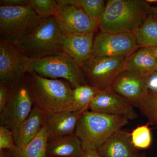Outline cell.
I'll use <instances>...</instances> for the list:
<instances>
[{"instance_id": "6da1fadb", "label": "cell", "mask_w": 157, "mask_h": 157, "mask_svg": "<svg viewBox=\"0 0 157 157\" xmlns=\"http://www.w3.org/2000/svg\"><path fill=\"white\" fill-rule=\"evenodd\" d=\"M147 1L108 0L98 26L101 31L134 34L151 15Z\"/></svg>"}, {"instance_id": "7a4b0ae2", "label": "cell", "mask_w": 157, "mask_h": 157, "mask_svg": "<svg viewBox=\"0 0 157 157\" xmlns=\"http://www.w3.org/2000/svg\"><path fill=\"white\" fill-rule=\"evenodd\" d=\"M34 106L45 113L71 111L73 87L66 80L51 79L35 73L25 75Z\"/></svg>"}, {"instance_id": "3957f363", "label": "cell", "mask_w": 157, "mask_h": 157, "mask_svg": "<svg viewBox=\"0 0 157 157\" xmlns=\"http://www.w3.org/2000/svg\"><path fill=\"white\" fill-rule=\"evenodd\" d=\"M124 117L108 115L87 110L79 117L75 134L83 150H98L115 132L128 124Z\"/></svg>"}, {"instance_id": "277c9868", "label": "cell", "mask_w": 157, "mask_h": 157, "mask_svg": "<svg viewBox=\"0 0 157 157\" xmlns=\"http://www.w3.org/2000/svg\"><path fill=\"white\" fill-rule=\"evenodd\" d=\"M62 33L54 16L42 20L32 32L15 44L29 59H36L63 52Z\"/></svg>"}, {"instance_id": "5b68a950", "label": "cell", "mask_w": 157, "mask_h": 157, "mask_svg": "<svg viewBox=\"0 0 157 157\" xmlns=\"http://www.w3.org/2000/svg\"><path fill=\"white\" fill-rule=\"evenodd\" d=\"M28 73L42 77L67 80L75 88L86 84L82 68L71 57L63 52L36 59H29Z\"/></svg>"}, {"instance_id": "8992f818", "label": "cell", "mask_w": 157, "mask_h": 157, "mask_svg": "<svg viewBox=\"0 0 157 157\" xmlns=\"http://www.w3.org/2000/svg\"><path fill=\"white\" fill-rule=\"evenodd\" d=\"M44 18L29 6H0L1 39L17 44Z\"/></svg>"}, {"instance_id": "52a82bcc", "label": "cell", "mask_w": 157, "mask_h": 157, "mask_svg": "<svg viewBox=\"0 0 157 157\" xmlns=\"http://www.w3.org/2000/svg\"><path fill=\"white\" fill-rule=\"evenodd\" d=\"M34 107L25 76L11 86L9 101L0 113V124L15 132L29 115Z\"/></svg>"}, {"instance_id": "ba28073f", "label": "cell", "mask_w": 157, "mask_h": 157, "mask_svg": "<svg viewBox=\"0 0 157 157\" xmlns=\"http://www.w3.org/2000/svg\"><path fill=\"white\" fill-rule=\"evenodd\" d=\"M126 58L92 56L82 67L86 84L100 91L109 89L119 74L125 70Z\"/></svg>"}, {"instance_id": "9c48e42d", "label": "cell", "mask_w": 157, "mask_h": 157, "mask_svg": "<svg viewBox=\"0 0 157 157\" xmlns=\"http://www.w3.org/2000/svg\"><path fill=\"white\" fill-rule=\"evenodd\" d=\"M140 48L134 34L101 31L94 39L92 56L126 58Z\"/></svg>"}, {"instance_id": "30bf717a", "label": "cell", "mask_w": 157, "mask_h": 157, "mask_svg": "<svg viewBox=\"0 0 157 157\" xmlns=\"http://www.w3.org/2000/svg\"><path fill=\"white\" fill-rule=\"evenodd\" d=\"M28 60L15 44L0 39V84L11 86L23 78Z\"/></svg>"}, {"instance_id": "8fae6325", "label": "cell", "mask_w": 157, "mask_h": 157, "mask_svg": "<svg viewBox=\"0 0 157 157\" xmlns=\"http://www.w3.org/2000/svg\"><path fill=\"white\" fill-rule=\"evenodd\" d=\"M53 16L63 34L94 33L99 28L95 21L74 5L62 6Z\"/></svg>"}, {"instance_id": "7c38bea8", "label": "cell", "mask_w": 157, "mask_h": 157, "mask_svg": "<svg viewBox=\"0 0 157 157\" xmlns=\"http://www.w3.org/2000/svg\"><path fill=\"white\" fill-rule=\"evenodd\" d=\"M147 78L140 73L124 70L119 74L109 89L138 108L148 92Z\"/></svg>"}, {"instance_id": "4fadbf2b", "label": "cell", "mask_w": 157, "mask_h": 157, "mask_svg": "<svg viewBox=\"0 0 157 157\" xmlns=\"http://www.w3.org/2000/svg\"><path fill=\"white\" fill-rule=\"evenodd\" d=\"M135 107L125 98L108 89L100 91L90 104L91 111L108 115L124 117L129 120L137 117Z\"/></svg>"}, {"instance_id": "5bb4252c", "label": "cell", "mask_w": 157, "mask_h": 157, "mask_svg": "<svg viewBox=\"0 0 157 157\" xmlns=\"http://www.w3.org/2000/svg\"><path fill=\"white\" fill-rule=\"evenodd\" d=\"M94 33L83 34L62 33L63 51L82 67L92 56Z\"/></svg>"}, {"instance_id": "9a60e30c", "label": "cell", "mask_w": 157, "mask_h": 157, "mask_svg": "<svg viewBox=\"0 0 157 157\" xmlns=\"http://www.w3.org/2000/svg\"><path fill=\"white\" fill-rule=\"evenodd\" d=\"M82 113L67 111L45 113V124L49 136L48 140L74 134Z\"/></svg>"}, {"instance_id": "2e32d148", "label": "cell", "mask_w": 157, "mask_h": 157, "mask_svg": "<svg viewBox=\"0 0 157 157\" xmlns=\"http://www.w3.org/2000/svg\"><path fill=\"white\" fill-rule=\"evenodd\" d=\"M102 157H135L138 149L132 144L131 134L123 130L115 132L99 148Z\"/></svg>"}, {"instance_id": "e0dca14e", "label": "cell", "mask_w": 157, "mask_h": 157, "mask_svg": "<svg viewBox=\"0 0 157 157\" xmlns=\"http://www.w3.org/2000/svg\"><path fill=\"white\" fill-rule=\"evenodd\" d=\"M45 113L34 106L29 115L13 133L16 147L22 149L32 141L45 124Z\"/></svg>"}, {"instance_id": "ac0fdd59", "label": "cell", "mask_w": 157, "mask_h": 157, "mask_svg": "<svg viewBox=\"0 0 157 157\" xmlns=\"http://www.w3.org/2000/svg\"><path fill=\"white\" fill-rule=\"evenodd\" d=\"M125 70L148 76L157 72V61L151 48L140 47L126 58Z\"/></svg>"}, {"instance_id": "d6986e66", "label": "cell", "mask_w": 157, "mask_h": 157, "mask_svg": "<svg viewBox=\"0 0 157 157\" xmlns=\"http://www.w3.org/2000/svg\"><path fill=\"white\" fill-rule=\"evenodd\" d=\"M83 151L81 142L75 133L48 141V157H80Z\"/></svg>"}, {"instance_id": "ffe728a7", "label": "cell", "mask_w": 157, "mask_h": 157, "mask_svg": "<svg viewBox=\"0 0 157 157\" xmlns=\"http://www.w3.org/2000/svg\"><path fill=\"white\" fill-rule=\"evenodd\" d=\"M49 136L45 124L36 137L22 149L16 147L11 151L13 157H48L47 146Z\"/></svg>"}, {"instance_id": "44dd1931", "label": "cell", "mask_w": 157, "mask_h": 157, "mask_svg": "<svg viewBox=\"0 0 157 157\" xmlns=\"http://www.w3.org/2000/svg\"><path fill=\"white\" fill-rule=\"evenodd\" d=\"M100 91L97 87L87 84L78 86L72 92L71 112H81L88 110L90 104Z\"/></svg>"}, {"instance_id": "7402d4cb", "label": "cell", "mask_w": 157, "mask_h": 157, "mask_svg": "<svg viewBox=\"0 0 157 157\" xmlns=\"http://www.w3.org/2000/svg\"><path fill=\"white\" fill-rule=\"evenodd\" d=\"M140 47L152 48L157 46V20L149 15L134 33Z\"/></svg>"}, {"instance_id": "603a6c76", "label": "cell", "mask_w": 157, "mask_h": 157, "mask_svg": "<svg viewBox=\"0 0 157 157\" xmlns=\"http://www.w3.org/2000/svg\"><path fill=\"white\" fill-rule=\"evenodd\" d=\"M62 6L72 5L78 6L99 25L106 6L104 0H59Z\"/></svg>"}, {"instance_id": "cb8c5ba5", "label": "cell", "mask_w": 157, "mask_h": 157, "mask_svg": "<svg viewBox=\"0 0 157 157\" xmlns=\"http://www.w3.org/2000/svg\"><path fill=\"white\" fill-rule=\"evenodd\" d=\"M29 6L40 17L46 18L53 16L62 5L59 0H29Z\"/></svg>"}, {"instance_id": "d4e9b609", "label": "cell", "mask_w": 157, "mask_h": 157, "mask_svg": "<svg viewBox=\"0 0 157 157\" xmlns=\"http://www.w3.org/2000/svg\"><path fill=\"white\" fill-rule=\"evenodd\" d=\"M138 108L148 119V123L154 125L157 122V94L148 90Z\"/></svg>"}, {"instance_id": "484cf974", "label": "cell", "mask_w": 157, "mask_h": 157, "mask_svg": "<svg viewBox=\"0 0 157 157\" xmlns=\"http://www.w3.org/2000/svg\"><path fill=\"white\" fill-rule=\"evenodd\" d=\"M149 125V124L147 123L138 126L131 133L132 144L137 149L148 148L151 144L152 136Z\"/></svg>"}, {"instance_id": "4316f807", "label": "cell", "mask_w": 157, "mask_h": 157, "mask_svg": "<svg viewBox=\"0 0 157 157\" xmlns=\"http://www.w3.org/2000/svg\"><path fill=\"white\" fill-rule=\"evenodd\" d=\"M16 147L13 133L6 127L0 125V151H11Z\"/></svg>"}, {"instance_id": "83f0119b", "label": "cell", "mask_w": 157, "mask_h": 157, "mask_svg": "<svg viewBox=\"0 0 157 157\" xmlns=\"http://www.w3.org/2000/svg\"><path fill=\"white\" fill-rule=\"evenodd\" d=\"M11 86L0 84V113L6 107L10 97Z\"/></svg>"}, {"instance_id": "f1b7e54d", "label": "cell", "mask_w": 157, "mask_h": 157, "mask_svg": "<svg viewBox=\"0 0 157 157\" xmlns=\"http://www.w3.org/2000/svg\"><path fill=\"white\" fill-rule=\"evenodd\" d=\"M29 0H1L0 6L19 7L29 6Z\"/></svg>"}, {"instance_id": "f546056e", "label": "cell", "mask_w": 157, "mask_h": 157, "mask_svg": "<svg viewBox=\"0 0 157 157\" xmlns=\"http://www.w3.org/2000/svg\"><path fill=\"white\" fill-rule=\"evenodd\" d=\"M147 85L149 91L157 94V72L147 76Z\"/></svg>"}, {"instance_id": "4dcf8cb0", "label": "cell", "mask_w": 157, "mask_h": 157, "mask_svg": "<svg viewBox=\"0 0 157 157\" xmlns=\"http://www.w3.org/2000/svg\"><path fill=\"white\" fill-rule=\"evenodd\" d=\"M80 157H102L98 153L97 150H83V153Z\"/></svg>"}, {"instance_id": "1f68e13d", "label": "cell", "mask_w": 157, "mask_h": 157, "mask_svg": "<svg viewBox=\"0 0 157 157\" xmlns=\"http://www.w3.org/2000/svg\"><path fill=\"white\" fill-rule=\"evenodd\" d=\"M151 15L153 16L157 20V5L156 6H151Z\"/></svg>"}, {"instance_id": "d6a6232c", "label": "cell", "mask_w": 157, "mask_h": 157, "mask_svg": "<svg viewBox=\"0 0 157 157\" xmlns=\"http://www.w3.org/2000/svg\"><path fill=\"white\" fill-rule=\"evenodd\" d=\"M0 157H13L11 152L6 151L5 150L0 151Z\"/></svg>"}, {"instance_id": "836d02e7", "label": "cell", "mask_w": 157, "mask_h": 157, "mask_svg": "<svg viewBox=\"0 0 157 157\" xmlns=\"http://www.w3.org/2000/svg\"><path fill=\"white\" fill-rule=\"evenodd\" d=\"M151 48L153 52L154 53L156 59L157 61V46Z\"/></svg>"}, {"instance_id": "e575fe53", "label": "cell", "mask_w": 157, "mask_h": 157, "mask_svg": "<svg viewBox=\"0 0 157 157\" xmlns=\"http://www.w3.org/2000/svg\"><path fill=\"white\" fill-rule=\"evenodd\" d=\"M135 157H145V155L144 154H138L137 156Z\"/></svg>"}, {"instance_id": "d590c367", "label": "cell", "mask_w": 157, "mask_h": 157, "mask_svg": "<svg viewBox=\"0 0 157 157\" xmlns=\"http://www.w3.org/2000/svg\"><path fill=\"white\" fill-rule=\"evenodd\" d=\"M154 125H156L157 126V122H156L155 123V124Z\"/></svg>"}, {"instance_id": "8d00e7d4", "label": "cell", "mask_w": 157, "mask_h": 157, "mask_svg": "<svg viewBox=\"0 0 157 157\" xmlns=\"http://www.w3.org/2000/svg\"></svg>"}]
</instances>
